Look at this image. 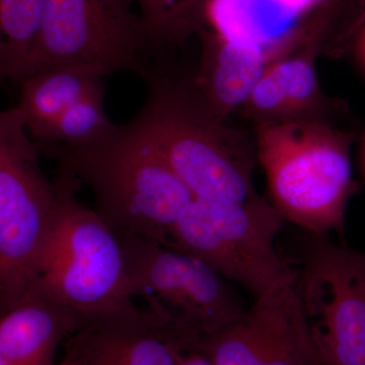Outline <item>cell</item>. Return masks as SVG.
<instances>
[{
    "label": "cell",
    "instance_id": "6da1fadb",
    "mask_svg": "<svg viewBox=\"0 0 365 365\" xmlns=\"http://www.w3.org/2000/svg\"><path fill=\"white\" fill-rule=\"evenodd\" d=\"M38 145V144H37ZM93 193L96 212L118 235L165 245L194 197L130 124L79 145H38Z\"/></svg>",
    "mask_w": 365,
    "mask_h": 365
},
{
    "label": "cell",
    "instance_id": "7a4b0ae2",
    "mask_svg": "<svg viewBox=\"0 0 365 365\" xmlns=\"http://www.w3.org/2000/svg\"><path fill=\"white\" fill-rule=\"evenodd\" d=\"M148 81L145 104L129 124L194 197L241 202L258 195L255 139L210 116L192 95L187 79L175 81L157 72Z\"/></svg>",
    "mask_w": 365,
    "mask_h": 365
},
{
    "label": "cell",
    "instance_id": "3957f363",
    "mask_svg": "<svg viewBox=\"0 0 365 365\" xmlns=\"http://www.w3.org/2000/svg\"><path fill=\"white\" fill-rule=\"evenodd\" d=\"M54 218L38 265L36 292L79 324L143 313L132 294L123 247L105 220L78 200L81 182L59 168Z\"/></svg>",
    "mask_w": 365,
    "mask_h": 365
},
{
    "label": "cell",
    "instance_id": "277c9868",
    "mask_svg": "<svg viewBox=\"0 0 365 365\" xmlns=\"http://www.w3.org/2000/svg\"><path fill=\"white\" fill-rule=\"evenodd\" d=\"M354 135L323 122L257 127V160L271 204L283 220L312 235L342 230L354 193L350 150Z\"/></svg>",
    "mask_w": 365,
    "mask_h": 365
},
{
    "label": "cell",
    "instance_id": "5b68a950",
    "mask_svg": "<svg viewBox=\"0 0 365 365\" xmlns=\"http://www.w3.org/2000/svg\"><path fill=\"white\" fill-rule=\"evenodd\" d=\"M18 108L0 109V314L35 294L57 204Z\"/></svg>",
    "mask_w": 365,
    "mask_h": 365
},
{
    "label": "cell",
    "instance_id": "8992f818",
    "mask_svg": "<svg viewBox=\"0 0 365 365\" xmlns=\"http://www.w3.org/2000/svg\"><path fill=\"white\" fill-rule=\"evenodd\" d=\"M283 222L259 194L241 202L195 198L170 230L165 246L195 257L256 299L297 278V269L275 246Z\"/></svg>",
    "mask_w": 365,
    "mask_h": 365
},
{
    "label": "cell",
    "instance_id": "52a82bcc",
    "mask_svg": "<svg viewBox=\"0 0 365 365\" xmlns=\"http://www.w3.org/2000/svg\"><path fill=\"white\" fill-rule=\"evenodd\" d=\"M118 235L134 297L190 350L246 311L228 281L195 257L144 237Z\"/></svg>",
    "mask_w": 365,
    "mask_h": 365
},
{
    "label": "cell",
    "instance_id": "ba28073f",
    "mask_svg": "<svg viewBox=\"0 0 365 365\" xmlns=\"http://www.w3.org/2000/svg\"><path fill=\"white\" fill-rule=\"evenodd\" d=\"M151 54L135 0H45L26 76L71 66L104 78L131 71L146 79Z\"/></svg>",
    "mask_w": 365,
    "mask_h": 365
},
{
    "label": "cell",
    "instance_id": "9c48e42d",
    "mask_svg": "<svg viewBox=\"0 0 365 365\" xmlns=\"http://www.w3.org/2000/svg\"><path fill=\"white\" fill-rule=\"evenodd\" d=\"M295 289L323 365H365V254L313 235Z\"/></svg>",
    "mask_w": 365,
    "mask_h": 365
},
{
    "label": "cell",
    "instance_id": "30bf717a",
    "mask_svg": "<svg viewBox=\"0 0 365 365\" xmlns=\"http://www.w3.org/2000/svg\"><path fill=\"white\" fill-rule=\"evenodd\" d=\"M295 279L256 297L251 309L205 338L196 351L213 365H323Z\"/></svg>",
    "mask_w": 365,
    "mask_h": 365
},
{
    "label": "cell",
    "instance_id": "8fae6325",
    "mask_svg": "<svg viewBox=\"0 0 365 365\" xmlns=\"http://www.w3.org/2000/svg\"><path fill=\"white\" fill-rule=\"evenodd\" d=\"M57 365H178L184 341L145 309L133 318L79 324Z\"/></svg>",
    "mask_w": 365,
    "mask_h": 365
},
{
    "label": "cell",
    "instance_id": "7c38bea8",
    "mask_svg": "<svg viewBox=\"0 0 365 365\" xmlns=\"http://www.w3.org/2000/svg\"><path fill=\"white\" fill-rule=\"evenodd\" d=\"M322 55L321 48L311 44L272 62L240 111L256 128L288 122L330 123L332 102L322 91L314 67Z\"/></svg>",
    "mask_w": 365,
    "mask_h": 365
},
{
    "label": "cell",
    "instance_id": "4fadbf2b",
    "mask_svg": "<svg viewBox=\"0 0 365 365\" xmlns=\"http://www.w3.org/2000/svg\"><path fill=\"white\" fill-rule=\"evenodd\" d=\"M196 35L201 44L200 61L187 83L199 105L225 122L248 100L273 59L262 45L228 39L207 29Z\"/></svg>",
    "mask_w": 365,
    "mask_h": 365
},
{
    "label": "cell",
    "instance_id": "5bb4252c",
    "mask_svg": "<svg viewBox=\"0 0 365 365\" xmlns=\"http://www.w3.org/2000/svg\"><path fill=\"white\" fill-rule=\"evenodd\" d=\"M79 325L63 307L35 292L0 314L2 365H57V352Z\"/></svg>",
    "mask_w": 365,
    "mask_h": 365
},
{
    "label": "cell",
    "instance_id": "9a60e30c",
    "mask_svg": "<svg viewBox=\"0 0 365 365\" xmlns=\"http://www.w3.org/2000/svg\"><path fill=\"white\" fill-rule=\"evenodd\" d=\"M19 83L20 100L16 107L36 143H42L53 125L73 106L105 91L104 76L71 66L35 71Z\"/></svg>",
    "mask_w": 365,
    "mask_h": 365
},
{
    "label": "cell",
    "instance_id": "2e32d148",
    "mask_svg": "<svg viewBox=\"0 0 365 365\" xmlns=\"http://www.w3.org/2000/svg\"><path fill=\"white\" fill-rule=\"evenodd\" d=\"M45 0H0V85L25 78L30 66Z\"/></svg>",
    "mask_w": 365,
    "mask_h": 365
},
{
    "label": "cell",
    "instance_id": "e0dca14e",
    "mask_svg": "<svg viewBox=\"0 0 365 365\" xmlns=\"http://www.w3.org/2000/svg\"><path fill=\"white\" fill-rule=\"evenodd\" d=\"M153 53L184 44L203 29L206 0H135Z\"/></svg>",
    "mask_w": 365,
    "mask_h": 365
},
{
    "label": "cell",
    "instance_id": "ac0fdd59",
    "mask_svg": "<svg viewBox=\"0 0 365 365\" xmlns=\"http://www.w3.org/2000/svg\"><path fill=\"white\" fill-rule=\"evenodd\" d=\"M203 29L228 39L262 46L271 39L260 16V0H206Z\"/></svg>",
    "mask_w": 365,
    "mask_h": 365
},
{
    "label": "cell",
    "instance_id": "d6986e66",
    "mask_svg": "<svg viewBox=\"0 0 365 365\" xmlns=\"http://www.w3.org/2000/svg\"><path fill=\"white\" fill-rule=\"evenodd\" d=\"M105 110V91L93 93L62 115L38 145H79L97 140L114 128Z\"/></svg>",
    "mask_w": 365,
    "mask_h": 365
},
{
    "label": "cell",
    "instance_id": "ffe728a7",
    "mask_svg": "<svg viewBox=\"0 0 365 365\" xmlns=\"http://www.w3.org/2000/svg\"><path fill=\"white\" fill-rule=\"evenodd\" d=\"M263 1L272 6L275 11L282 14L285 20H289L294 23L299 16L332 0H263Z\"/></svg>",
    "mask_w": 365,
    "mask_h": 365
},
{
    "label": "cell",
    "instance_id": "44dd1931",
    "mask_svg": "<svg viewBox=\"0 0 365 365\" xmlns=\"http://www.w3.org/2000/svg\"><path fill=\"white\" fill-rule=\"evenodd\" d=\"M178 365H213L207 357L204 356L202 353L192 350V351H184L180 354L179 364Z\"/></svg>",
    "mask_w": 365,
    "mask_h": 365
},
{
    "label": "cell",
    "instance_id": "7402d4cb",
    "mask_svg": "<svg viewBox=\"0 0 365 365\" xmlns=\"http://www.w3.org/2000/svg\"><path fill=\"white\" fill-rule=\"evenodd\" d=\"M355 40L357 43V53H359V58L365 66V23Z\"/></svg>",
    "mask_w": 365,
    "mask_h": 365
},
{
    "label": "cell",
    "instance_id": "603a6c76",
    "mask_svg": "<svg viewBox=\"0 0 365 365\" xmlns=\"http://www.w3.org/2000/svg\"><path fill=\"white\" fill-rule=\"evenodd\" d=\"M0 365H2L1 359H0Z\"/></svg>",
    "mask_w": 365,
    "mask_h": 365
}]
</instances>
